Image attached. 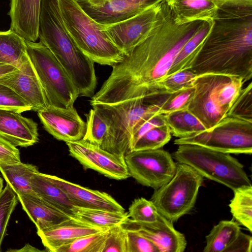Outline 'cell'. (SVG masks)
Returning <instances> with one entry per match:
<instances>
[{"mask_svg": "<svg viewBox=\"0 0 252 252\" xmlns=\"http://www.w3.org/2000/svg\"><path fill=\"white\" fill-rule=\"evenodd\" d=\"M0 136L16 147L31 146L39 140L38 125L20 113L0 109Z\"/></svg>", "mask_w": 252, "mask_h": 252, "instance_id": "e0dca14e", "label": "cell"}, {"mask_svg": "<svg viewBox=\"0 0 252 252\" xmlns=\"http://www.w3.org/2000/svg\"><path fill=\"white\" fill-rule=\"evenodd\" d=\"M37 115L45 129L57 140L66 143L84 138L86 123L74 106L64 108L49 105Z\"/></svg>", "mask_w": 252, "mask_h": 252, "instance_id": "5bb4252c", "label": "cell"}, {"mask_svg": "<svg viewBox=\"0 0 252 252\" xmlns=\"http://www.w3.org/2000/svg\"><path fill=\"white\" fill-rule=\"evenodd\" d=\"M0 171L6 185L17 196L34 193L32 185V175L39 171L38 168L32 164L20 162L0 163Z\"/></svg>", "mask_w": 252, "mask_h": 252, "instance_id": "d4e9b609", "label": "cell"}, {"mask_svg": "<svg viewBox=\"0 0 252 252\" xmlns=\"http://www.w3.org/2000/svg\"><path fill=\"white\" fill-rule=\"evenodd\" d=\"M107 228L94 226L72 217L56 225L37 230V234L48 252H56L60 248L77 238Z\"/></svg>", "mask_w": 252, "mask_h": 252, "instance_id": "ac0fdd59", "label": "cell"}, {"mask_svg": "<svg viewBox=\"0 0 252 252\" xmlns=\"http://www.w3.org/2000/svg\"><path fill=\"white\" fill-rule=\"evenodd\" d=\"M196 76L189 69L182 70L165 77L158 83V86L169 93L176 92L193 87Z\"/></svg>", "mask_w": 252, "mask_h": 252, "instance_id": "74e56055", "label": "cell"}, {"mask_svg": "<svg viewBox=\"0 0 252 252\" xmlns=\"http://www.w3.org/2000/svg\"><path fill=\"white\" fill-rule=\"evenodd\" d=\"M212 28L186 69L196 76H235L244 83L252 77V6L223 4Z\"/></svg>", "mask_w": 252, "mask_h": 252, "instance_id": "7a4b0ae2", "label": "cell"}, {"mask_svg": "<svg viewBox=\"0 0 252 252\" xmlns=\"http://www.w3.org/2000/svg\"><path fill=\"white\" fill-rule=\"evenodd\" d=\"M73 217L94 226L108 228L121 224L129 216L128 213L126 212L75 207Z\"/></svg>", "mask_w": 252, "mask_h": 252, "instance_id": "4316f807", "label": "cell"}, {"mask_svg": "<svg viewBox=\"0 0 252 252\" xmlns=\"http://www.w3.org/2000/svg\"><path fill=\"white\" fill-rule=\"evenodd\" d=\"M241 231L238 222L232 220L220 221L206 236L203 252H226Z\"/></svg>", "mask_w": 252, "mask_h": 252, "instance_id": "484cf974", "label": "cell"}, {"mask_svg": "<svg viewBox=\"0 0 252 252\" xmlns=\"http://www.w3.org/2000/svg\"><path fill=\"white\" fill-rule=\"evenodd\" d=\"M41 0H10V30L25 40L38 38V23Z\"/></svg>", "mask_w": 252, "mask_h": 252, "instance_id": "d6986e66", "label": "cell"}, {"mask_svg": "<svg viewBox=\"0 0 252 252\" xmlns=\"http://www.w3.org/2000/svg\"><path fill=\"white\" fill-rule=\"evenodd\" d=\"M110 228L79 237L56 252H103Z\"/></svg>", "mask_w": 252, "mask_h": 252, "instance_id": "1f68e13d", "label": "cell"}, {"mask_svg": "<svg viewBox=\"0 0 252 252\" xmlns=\"http://www.w3.org/2000/svg\"><path fill=\"white\" fill-rule=\"evenodd\" d=\"M18 70L12 66L0 63V77Z\"/></svg>", "mask_w": 252, "mask_h": 252, "instance_id": "bcb514c9", "label": "cell"}, {"mask_svg": "<svg viewBox=\"0 0 252 252\" xmlns=\"http://www.w3.org/2000/svg\"><path fill=\"white\" fill-rule=\"evenodd\" d=\"M33 192L60 210L73 217L75 207L65 192L50 178L39 171L31 178Z\"/></svg>", "mask_w": 252, "mask_h": 252, "instance_id": "cb8c5ba5", "label": "cell"}, {"mask_svg": "<svg viewBox=\"0 0 252 252\" xmlns=\"http://www.w3.org/2000/svg\"><path fill=\"white\" fill-rule=\"evenodd\" d=\"M229 207L234 219L252 232V186H247L233 191Z\"/></svg>", "mask_w": 252, "mask_h": 252, "instance_id": "f546056e", "label": "cell"}, {"mask_svg": "<svg viewBox=\"0 0 252 252\" xmlns=\"http://www.w3.org/2000/svg\"><path fill=\"white\" fill-rule=\"evenodd\" d=\"M10 251H15V252H38L41 251L40 250L36 249V248L33 247L32 245H30L29 244L25 245V246L22 248L21 249L19 250H10Z\"/></svg>", "mask_w": 252, "mask_h": 252, "instance_id": "7dc6e473", "label": "cell"}, {"mask_svg": "<svg viewBox=\"0 0 252 252\" xmlns=\"http://www.w3.org/2000/svg\"><path fill=\"white\" fill-rule=\"evenodd\" d=\"M203 177L188 165L178 163L174 176L155 189L151 200L158 213L172 222L193 208Z\"/></svg>", "mask_w": 252, "mask_h": 252, "instance_id": "ba28073f", "label": "cell"}, {"mask_svg": "<svg viewBox=\"0 0 252 252\" xmlns=\"http://www.w3.org/2000/svg\"><path fill=\"white\" fill-rule=\"evenodd\" d=\"M226 116L252 123V83L242 89Z\"/></svg>", "mask_w": 252, "mask_h": 252, "instance_id": "e575fe53", "label": "cell"}, {"mask_svg": "<svg viewBox=\"0 0 252 252\" xmlns=\"http://www.w3.org/2000/svg\"><path fill=\"white\" fill-rule=\"evenodd\" d=\"M212 24L213 19L204 21L198 32L186 42L180 50L166 76L179 71L186 69L190 61L207 36L212 28Z\"/></svg>", "mask_w": 252, "mask_h": 252, "instance_id": "f1b7e54d", "label": "cell"}, {"mask_svg": "<svg viewBox=\"0 0 252 252\" xmlns=\"http://www.w3.org/2000/svg\"><path fill=\"white\" fill-rule=\"evenodd\" d=\"M51 180L66 194L75 207L125 212V209L110 194L49 175Z\"/></svg>", "mask_w": 252, "mask_h": 252, "instance_id": "2e32d148", "label": "cell"}, {"mask_svg": "<svg viewBox=\"0 0 252 252\" xmlns=\"http://www.w3.org/2000/svg\"><path fill=\"white\" fill-rule=\"evenodd\" d=\"M171 134L178 138L194 135L206 129L199 120L187 109L164 114Z\"/></svg>", "mask_w": 252, "mask_h": 252, "instance_id": "83f0119b", "label": "cell"}, {"mask_svg": "<svg viewBox=\"0 0 252 252\" xmlns=\"http://www.w3.org/2000/svg\"><path fill=\"white\" fill-rule=\"evenodd\" d=\"M0 63L28 73H36L29 58L25 40L11 31H0Z\"/></svg>", "mask_w": 252, "mask_h": 252, "instance_id": "7402d4cb", "label": "cell"}, {"mask_svg": "<svg viewBox=\"0 0 252 252\" xmlns=\"http://www.w3.org/2000/svg\"><path fill=\"white\" fill-rule=\"evenodd\" d=\"M158 8V4L124 20L102 24L103 29L126 56L148 35L156 20Z\"/></svg>", "mask_w": 252, "mask_h": 252, "instance_id": "7c38bea8", "label": "cell"}, {"mask_svg": "<svg viewBox=\"0 0 252 252\" xmlns=\"http://www.w3.org/2000/svg\"><path fill=\"white\" fill-rule=\"evenodd\" d=\"M174 144H193L228 154L252 153V123L226 116L209 130L178 138Z\"/></svg>", "mask_w": 252, "mask_h": 252, "instance_id": "9c48e42d", "label": "cell"}, {"mask_svg": "<svg viewBox=\"0 0 252 252\" xmlns=\"http://www.w3.org/2000/svg\"><path fill=\"white\" fill-rule=\"evenodd\" d=\"M252 238L242 231L226 252H252Z\"/></svg>", "mask_w": 252, "mask_h": 252, "instance_id": "ee69618b", "label": "cell"}, {"mask_svg": "<svg viewBox=\"0 0 252 252\" xmlns=\"http://www.w3.org/2000/svg\"><path fill=\"white\" fill-rule=\"evenodd\" d=\"M166 124L164 114L157 113L140 121L134 127L131 138V150L137 140L151 129Z\"/></svg>", "mask_w": 252, "mask_h": 252, "instance_id": "b9f144b4", "label": "cell"}, {"mask_svg": "<svg viewBox=\"0 0 252 252\" xmlns=\"http://www.w3.org/2000/svg\"><path fill=\"white\" fill-rule=\"evenodd\" d=\"M103 252H127V231L121 224L109 228Z\"/></svg>", "mask_w": 252, "mask_h": 252, "instance_id": "ab89813d", "label": "cell"}, {"mask_svg": "<svg viewBox=\"0 0 252 252\" xmlns=\"http://www.w3.org/2000/svg\"><path fill=\"white\" fill-rule=\"evenodd\" d=\"M240 78L218 74L196 76L195 93L187 110L209 130L226 117L242 89Z\"/></svg>", "mask_w": 252, "mask_h": 252, "instance_id": "5b68a950", "label": "cell"}, {"mask_svg": "<svg viewBox=\"0 0 252 252\" xmlns=\"http://www.w3.org/2000/svg\"><path fill=\"white\" fill-rule=\"evenodd\" d=\"M130 176L141 185L158 189L174 176L177 163L163 149L132 151L125 157Z\"/></svg>", "mask_w": 252, "mask_h": 252, "instance_id": "30bf717a", "label": "cell"}, {"mask_svg": "<svg viewBox=\"0 0 252 252\" xmlns=\"http://www.w3.org/2000/svg\"><path fill=\"white\" fill-rule=\"evenodd\" d=\"M97 23L108 25L130 18L164 0H75Z\"/></svg>", "mask_w": 252, "mask_h": 252, "instance_id": "4fadbf2b", "label": "cell"}, {"mask_svg": "<svg viewBox=\"0 0 252 252\" xmlns=\"http://www.w3.org/2000/svg\"><path fill=\"white\" fill-rule=\"evenodd\" d=\"M25 43L49 105L64 108L74 106L78 91L55 56L40 42L25 40Z\"/></svg>", "mask_w": 252, "mask_h": 252, "instance_id": "52a82bcc", "label": "cell"}, {"mask_svg": "<svg viewBox=\"0 0 252 252\" xmlns=\"http://www.w3.org/2000/svg\"><path fill=\"white\" fill-rule=\"evenodd\" d=\"M204 20L176 22L165 0L158 4L148 35L112 70L92 97L94 104L114 103L147 95L159 89L178 53L200 29Z\"/></svg>", "mask_w": 252, "mask_h": 252, "instance_id": "6da1fadb", "label": "cell"}, {"mask_svg": "<svg viewBox=\"0 0 252 252\" xmlns=\"http://www.w3.org/2000/svg\"><path fill=\"white\" fill-rule=\"evenodd\" d=\"M127 213L130 219L141 223L155 222L159 215L154 203L143 197L134 199L129 206Z\"/></svg>", "mask_w": 252, "mask_h": 252, "instance_id": "d590c367", "label": "cell"}, {"mask_svg": "<svg viewBox=\"0 0 252 252\" xmlns=\"http://www.w3.org/2000/svg\"><path fill=\"white\" fill-rule=\"evenodd\" d=\"M178 24L212 19L218 7L214 0H165Z\"/></svg>", "mask_w": 252, "mask_h": 252, "instance_id": "603a6c76", "label": "cell"}, {"mask_svg": "<svg viewBox=\"0 0 252 252\" xmlns=\"http://www.w3.org/2000/svg\"><path fill=\"white\" fill-rule=\"evenodd\" d=\"M194 93V86L174 93L163 91L158 95L157 98V103L159 108V113L166 114L187 109Z\"/></svg>", "mask_w": 252, "mask_h": 252, "instance_id": "4dcf8cb0", "label": "cell"}, {"mask_svg": "<svg viewBox=\"0 0 252 252\" xmlns=\"http://www.w3.org/2000/svg\"><path fill=\"white\" fill-rule=\"evenodd\" d=\"M3 180L0 177V195L3 190Z\"/></svg>", "mask_w": 252, "mask_h": 252, "instance_id": "c3c4849f", "label": "cell"}, {"mask_svg": "<svg viewBox=\"0 0 252 252\" xmlns=\"http://www.w3.org/2000/svg\"><path fill=\"white\" fill-rule=\"evenodd\" d=\"M0 109L21 113L31 110L30 105L9 87L0 83Z\"/></svg>", "mask_w": 252, "mask_h": 252, "instance_id": "f35d334b", "label": "cell"}, {"mask_svg": "<svg viewBox=\"0 0 252 252\" xmlns=\"http://www.w3.org/2000/svg\"><path fill=\"white\" fill-rule=\"evenodd\" d=\"M171 138V133L167 124L155 127L137 140L131 151L160 149L170 140Z\"/></svg>", "mask_w": 252, "mask_h": 252, "instance_id": "d6a6232c", "label": "cell"}, {"mask_svg": "<svg viewBox=\"0 0 252 252\" xmlns=\"http://www.w3.org/2000/svg\"><path fill=\"white\" fill-rule=\"evenodd\" d=\"M173 158L189 165L203 177L221 184L233 191L252 185L244 166L230 154L193 144L178 145Z\"/></svg>", "mask_w": 252, "mask_h": 252, "instance_id": "8992f818", "label": "cell"}, {"mask_svg": "<svg viewBox=\"0 0 252 252\" xmlns=\"http://www.w3.org/2000/svg\"><path fill=\"white\" fill-rule=\"evenodd\" d=\"M214 1L218 7L223 4L252 6V0H214Z\"/></svg>", "mask_w": 252, "mask_h": 252, "instance_id": "f6af8a7d", "label": "cell"}, {"mask_svg": "<svg viewBox=\"0 0 252 252\" xmlns=\"http://www.w3.org/2000/svg\"><path fill=\"white\" fill-rule=\"evenodd\" d=\"M171 222L159 214L154 223H141L127 218L121 225L134 230L153 242L159 252H183L187 243L185 235L177 230Z\"/></svg>", "mask_w": 252, "mask_h": 252, "instance_id": "9a60e30c", "label": "cell"}, {"mask_svg": "<svg viewBox=\"0 0 252 252\" xmlns=\"http://www.w3.org/2000/svg\"><path fill=\"white\" fill-rule=\"evenodd\" d=\"M65 143L70 156L77 160L85 169H93L106 177L117 180L130 177L125 158L83 139Z\"/></svg>", "mask_w": 252, "mask_h": 252, "instance_id": "8fae6325", "label": "cell"}, {"mask_svg": "<svg viewBox=\"0 0 252 252\" xmlns=\"http://www.w3.org/2000/svg\"><path fill=\"white\" fill-rule=\"evenodd\" d=\"M86 130L83 139L100 146L107 132L108 126L101 115L94 108L85 114Z\"/></svg>", "mask_w": 252, "mask_h": 252, "instance_id": "836d02e7", "label": "cell"}, {"mask_svg": "<svg viewBox=\"0 0 252 252\" xmlns=\"http://www.w3.org/2000/svg\"><path fill=\"white\" fill-rule=\"evenodd\" d=\"M161 90L116 103L92 105L108 126L106 136L100 147L125 158L131 151L132 134L135 126L144 118L159 113V108L155 100Z\"/></svg>", "mask_w": 252, "mask_h": 252, "instance_id": "3957f363", "label": "cell"}, {"mask_svg": "<svg viewBox=\"0 0 252 252\" xmlns=\"http://www.w3.org/2000/svg\"><path fill=\"white\" fill-rule=\"evenodd\" d=\"M18 201L16 193L6 185L0 195V252L9 219Z\"/></svg>", "mask_w": 252, "mask_h": 252, "instance_id": "8d00e7d4", "label": "cell"}, {"mask_svg": "<svg viewBox=\"0 0 252 252\" xmlns=\"http://www.w3.org/2000/svg\"><path fill=\"white\" fill-rule=\"evenodd\" d=\"M17 197L23 209L34 223L37 230L56 225L72 218L34 193L23 194Z\"/></svg>", "mask_w": 252, "mask_h": 252, "instance_id": "44dd1931", "label": "cell"}, {"mask_svg": "<svg viewBox=\"0 0 252 252\" xmlns=\"http://www.w3.org/2000/svg\"><path fill=\"white\" fill-rule=\"evenodd\" d=\"M126 230L127 231V252H159L158 247L147 238L136 231Z\"/></svg>", "mask_w": 252, "mask_h": 252, "instance_id": "60d3db41", "label": "cell"}, {"mask_svg": "<svg viewBox=\"0 0 252 252\" xmlns=\"http://www.w3.org/2000/svg\"><path fill=\"white\" fill-rule=\"evenodd\" d=\"M64 25L78 48L94 63L113 66L125 54L113 43L99 24L88 15L75 0H58Z\"/></svg>", "mask_w": 252, "mask_h": 252, "instance_id": "277c9868", "label": "cell"}, {"mask_svg": "<svg viewBox=\"0 0 252 252\" xmlns=\"http://www.w3.org/2000/svg\"><path fill=\"white\" fill-rule=\"evenodd\" d=\"M0 83L9 87L25 100L31 110L37 112L49 106L36 73L28 74L18 70L0 77Z\"/></svg>", "mask_w": 252, "mask_h": 252, "instance_id": "ffe728a7", "label": "cell"}, {"mask_svg": "<svg viewBox=\"0 0 252 252\" xmlns=\"http://www.w3.org/2000/svg\"><path fill=\"white\" fill-rule=\"evenodd\" d=\"M21 161L19 149L0 136V163Z\"/></svg>", "mask_w": 252, "mask_h": 252, "instance_id": "7bdbcfd3", "label": "cell"}]
</instances>
